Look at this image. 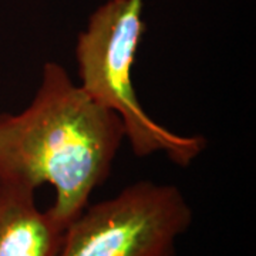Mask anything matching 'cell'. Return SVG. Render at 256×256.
Segmentation results:
<instances>
[{"label":"cell","mask_w":256,"mask_h":256,"mask_svg":"<svg viewBox=\"0 0 256 256\" xmlns=\"http://www.w3.org/2000/svg\"><path fill=\"white\" fill-rule=\"evenodd\" d=\"M126 140L122 121L63 66L47 62L36 96L18 114H0V184L54 188L50 214L64 229L110 175Z\"/></svg>","instance_id":"obj_1"},{"label":"cell","mask_w":256,"mask_h":256,"mask_svg":"<svg viewBox=\"0 0 256 256\" xmlns=\"http://www.w3.org/2000/svg\"><path fill=\"white\" fill-rule=\"evenodd\" d=\"M142 8L144 0H108L92 13L76 44L78 84L121 118L136 156L164 152L186 166L206 148V138L180 136L160 126L141 107L132 86L131 72L146 30Z\"/></svg>","instance_id":"obj_2"},{"label":"cell","mask_w":256,"mask_h":256,"mask_svg":"<svg viewBox=\"0 0 256 256\" xmlns=\"http://www.w3.org/2000/svg\"><path fill=\"white\" fill-rule=\"evenodd\" d=\"M33 188L0 184V256H57L64 228L36 204Z\"/></svg>","instance_id":"obj_4"},{"label":"cell","mask_w":256,"mask_h":256,"mask_svg":"<svg viewBox=\"0 0 256 256\" xmlns=\"http://www.w3.org/2000/svg\"><path fill=\"white\" fill-rule=\"evenodd\" d=\"M192 210L171 184L140 181L86 206L64 229L57 256H174Z\"/></svg>","instance_id":"obj_3"}]
</instances>
